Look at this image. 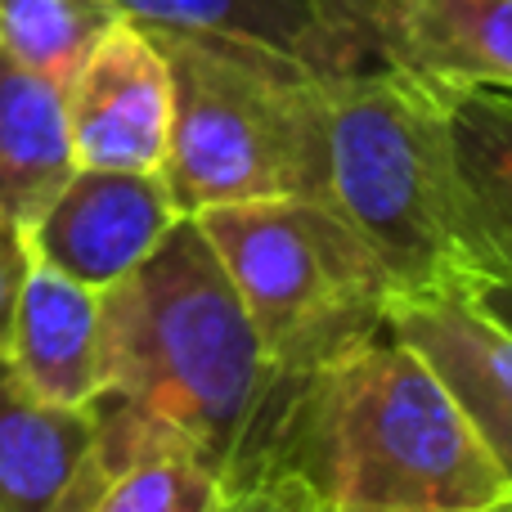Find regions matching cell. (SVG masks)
<instances>
[{
    "label": "cell",
    "mask_w": 512,
    "mask_h": 512,
    "mask_svg": "<svg viewBox=\"0 0 512 512\" xmlns=\"http://www.w3.org/2000/svg\"><path fill=\"white\" fill-rule=\"evenodd\" d=\"M301 382L279 378L194 216L104 288V387L90 400L113 477L153 450H189L225 490L270 472Z\"/></svg>",
    "instance_id": "1"
},
{
    "label": "cell",
    "mask_w": 512,
    "mask_h": 512,
    "mask_svg": "<svg viewBox=\"0 0 512 512\" xmlns=\"http://www.w3.org/2000/svg\"><path fill=\"white\" fill-rule=\"evenodd\" d=\"M274 468L315 512H490L512 499L441 378L387 328L301 378Z\"/></svg>",
    "instance_id": "2"
},
{
    "label": "cell",
    "mask_w": 512,
    "mask_h": 512,
    "mask_svg": "<svg viewBox=\"0 0 512 512\" xmlns=\"http://www.w3.org/2000/svg\"><path fill=\"white\" fill-rule=\"evenodd\" d=\"M324 95L333 207L373 248L396 297L512 274L459 176L441 81L373 63L328 77Z\"/></svg>",
    "instance_id": "3"
},
{
    "label": "cell",
    "mask_w": 512,
    "mask_h": 512,
    "mask_svg": "<svg viewBox=\"0 0 512 512\" xmlns=\"http://www.w3.org/2000/svg\"><path fill=\"white\" fill-rule=\"evenodd\" d=\"M171 68L162 180L180 216L261 198H319L328 185V95L283 54L194 32H158Z\"/></svg>",
    "instance_id": "4"
},
{
    "label": "cell",
    "mask_w": 512,
    "mask_h": 512,
    "mask_svg": "<svg viewBox=\"0 0 512 512\" xmlns=\"http://www.w3.org/2000/svg\"><path fill=\"white\" fill-rule=\"evenodd\" d=\"M248 310L265 360L301 382L387 328L396 297L355 225L319 198H261L194 216Z\"/></svg>",
    "instance_id": "5"
},
{
    "label": "cell",
    "mask_w": 512,
    "mask_h": 512,
    "mask_svg": "<svg viewBox=\"0 0 512 512\" xmlns=\"http://www.w3.org/2000/svg\"><path fill=\"white\" fill-rule=\"evenodd\" d=\"M63 90L77 167L162 171L171 131V68L149 27L117 18Z\"/></svg>",
    "instance_id": "6"
},
{
    "label": "cell",
    "mask_w": 512,
    "mask_h": 512,
    "mask_svg": "<svg viewBox=\"0 0 512 512\" xmlns=\"http://www.w3.org/2000/svg\"><path fill=\"white\" fill-rule=\"evenodd\" d=\"M176 216L162 171L77 167L23 239L36 261L104 292L158 248Z\"/></svg>",
    "instance_id": "7"
},
{
    "label": "cell",
    "mask_w": 512,
    "mask_h": 512,
    "mask_svg": "<svg viewBox=\"0 0 512 512\" xmlns=\"http://www.w3.org/2000/svg\"><path fill=\"white\" fill-rule=\"evenodd\" d=\"M387 333L427 360L512 490V333L463 288L391 297Z\"/></svg>",
    "instance_id": "8"
},
{
    "label": "cell",
    "mask_w": 512,
    "mask_h": 512,
    "mask_svg": "<svg viewBox=\"0 0 512 512\" xmlns=\"http://www.w3.org/2000/svg\"><path fill=\"white\" fill-rule=\"evenodd\" d=\"M373 63L512 90V0H342Z\"/></svg>",
    "instance_id": "9"
},
{
    "label": "cell",
    "mask_w": 512,
    "mask_h": 512,
    "mask_svg": "<svg viewBox=\"0 0 512 512\" xmlns=\"http://www.w3.org/2000/svg\"><path fill=\"white\" fill-rule=\"evenodd\" d=\"M104 486L90 409L41 400L0 355V512H90Z\"/></svg>",
    "instance_id": "10"
},
{
    "label": "cell",
    "mask_w": 512,
    "mask_h": 512,
    "mask_svg": "<svg viewBox=\"0 0 512 512\" xmlns=\"http://www.w3.org/2000/svg\"><path fill=\"white\" fill-rule=\"evenodd\" d=\"M126 18L158 32L239 41L310 68L315 77L373 68L369 45L342 0H113Z\"/></svg>",
    "instance_id": "11"
},
{
    "label": "cell",
    "mask_w": 512,
    "mask_h": 512,
    "mask_svg": "<svg viewBox=\"0 0 512 512\" xmlns=\"http://www.w3.org/2000/svg\"><path fill=\"white\" fill-rule=\"evenodd\" d=\"M5 355L41 400L90 409L104 387V292L32 256Z\"/></svg>",
    "instance_id": "12"
},
{
    "label": "cell",
    "mask_w": 512,
    "mask_h": 512,
    "mask_svg": "<svg viewBox=\"0 0 512 512\" xmlns=\"http://www.w3.org/2000/svg\"><path fill=\"white\" fill-rule=\"evenodd\" d=\"M72 171L68 90L0 50V216L27 234Z\"/></svg>",
    "instance_id": "13"
},
{
    "label": "cell",
    "mask_w": 512,
    "mask_h": 512,
    "mask_svg": "<svg viewBox=\"0 0 512 512\" xmlns=\"http://www.w3.org/2000/svg\"><path fill=\"white\" fill-rule=\"evenodd\" d=\"M459 176L512 270V90L445 86Z\"/></svg>",
    "instance_id": "14"
},
{
    "label": "cell",
    "mask_w": 512,
    "mask_h": 512,
    "mask_svg": "<svg viewBox=\"0 0 512 512\" xmlns=\"http://www.w3.org/2000/svg\"><path fill=\"white\" fill-rule=\"evenodd\" d=\"M117 18L113 0H0V50L68 86Z\"/></svg>",
    "instance_id": "15"
},
{
    "label": "cell",
    "mask_w": 512,
    "mask_h": 512,
    "mask_svg": "<svg viewBox=\"0 0 512 512\" xmlns=\"http://www.w3.org/2000/svg\"><path fill=\"white\" fill-rule=\"evenodd\" d=\"M225 481L189 450H153L108 477L90 512H216Z\"/></svg>",
    "instance_id": "16"
},
{
    "label": "cell",
    "mask_w": 512,
    "mask_h": 512,
    "mask_svg": "<svg viewBox=\"0 0 512 512\" xmlns=\"http://www.w3.org/2000/svg\"><path fill=\"white\" fill-rule=\"evenodd\" d=\"M216 512H315V504H310L306 486H301L292 472L274 468V472L252 477L248 486L225 490V499Z\"/></svg>",
    "instance_id": "17"
},
{
    "label": "cell",
    "mask_w": 512,
    "mask_h": 512,
    "mask_svg": "<svg viewBox=\"0 0 512 512\" xmlns=\"http://www.w3.org/2000/svg\"><path fill=\"white\" fill-rule=\"evenodd\" d=\"M27 261H32L27 239L0 216V355L9 351V328H14V306H18V288H23Z\"/></svg>",
    "instance_id": "18"
},
{
    "label": "cell",
    "mask_w": 512,
    "mask_h": 512,
    "mask_svg": "<svg viewBox=\"0 0 512 512\" xmlns=\"http://www.w3.org/2000/svg\"><path fill=\"white\" fill-rule=\"evenodd\" d=\"M463 292H468L472 301H477L481 310H486L490 319H499V324L512 333V274H490V279H472L463 283Z\"/></svg>",
    "instance_id": "19"
},
{
    "label": "cell",
    "mask_w": 512,
    "mask_h": 512,
    "mask_svg": "<svg viewBox=\"0 0 512 512\" xmlns=\"http://www.w3.org/2000/svg\"><path fill=\"white\" fill-rule=\"evenodd\" d=\"M499 512H512V499H508V504H504V508H499Z\"/></svg>",
    "instance_id": "20"
},
{
    "label": "cell",
    "mask_w": 512,
    "mask_h": 512,
    "mask_svg": "<svg viewBox=\"0 0 512 512\" xmlns=\"http://www.w3.org/2000/svg\"><path fill=\"white\" fill-rule=\"evenodd\" d=\"M499 508H504V504H499ZM499 508H490V512H499Z\"/></svg>",
    "instance_id": "21"
}]
</instances>
